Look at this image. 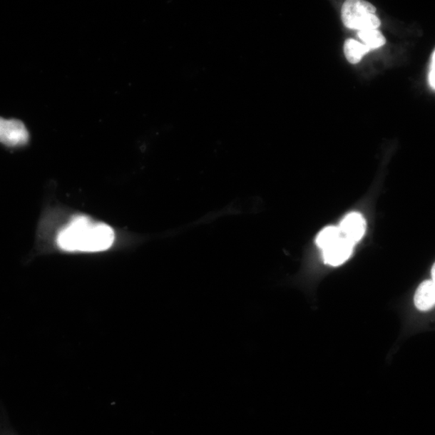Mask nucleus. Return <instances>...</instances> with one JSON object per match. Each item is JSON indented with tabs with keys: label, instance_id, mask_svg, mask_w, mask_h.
Here are the masks:
<instances>
[{
	"label": "nucleus",
	"instance_id": "f257e3e1",
	"mask_svg": "<svg viewBox=\"0 0 435 435\" xmlns=\"http://www.w3.org/2000/svg\"><path fill=\"white\" fill-rule=\"evenodd\" d=\"M115 240L114 230L86 215L74 216L58 235L57 245L67 252H97L108 250Z\"/></svg>",
	"mask_w": 435,
	"mask_h": 435
},
{
	"label": "nucleus",
	"instance_id": "f03ea898",
	"mask_svg": "<svg viewBox=\"0 0 435 435\" xmlns=\"http://www.w3.org/2000/svg\"><path fill=\"white\" fill-rule=\"evenodd\" d=\"M376 8L362 0L346 1L342 8V20L348 29L359 31L377 29L381 21L375 15Z\"/></svg>",
	"mask_w": 435,
	"mask_h": 435
},
{
	"label": "nucleus",
	"instance_id": "7ed1b4c3",
	"mask_svg": "<svg viewBox=\"0 0 435 435\" xmlns=\"http://www.w3.org/2000/svg\"><path fill=\"white\" fill-rule=\"evenodd\" d=\"M29 134L24 124L18 120L0 121V140L10 147L26 145Z\"/></svg>",
	"mask_w": 435,
	"mask_h": 435
},
{
	"label": "nucleus",
	"instance_id": "20e7f679",
	"mask_svg": "<svg viewBox=\"0 0 435 435\" xmlns=\"http://www.w3.org/2000/svg\"><path fill=\"white\" fill-rule=\"evenodd\" d=\"M354 243L343 235L338 240L322 250L323 259L325 263L332 266L344 264L351 257Z\"/></svg>",
	"mask_w": 435,
	"mask_h": 435
},
{
	"label": "nucleus",
	"instance_id": "39448f33",
	"mask_svg": "<svg viewBox=\"0 0 435 435\" xmlns=\"http://www.w3.org/2000/svg\"><path fill=\"white\" fill-rule=\"evenodd\" d=\"M339 228L346 238L356 244L364 235L366 222L362 214L352 213L344 218Z\"/></svg>",
	"mask_w": 435,
	"mask_h": 435
},
{
	"label": "nucleus",
	"instance_id": "423d86ee",
	"mask_svg": "<svg viewBox=\"0 0 435 435\" xmlns=\"http://www.w3.org/2000/svg\"><path fill=\"white\" fill-rule=\"evenodd\" d=\"M414 304L421 312H427L435 307V283L432 280L421 283L415 292Z\"/></svg>",
	"mask_w": 435,
	"mask_h": 435
},
{
	"label": "nucleus",
	"instance_id": "0eeeda50",
	"mask_svg": "<svg viewBox=\"0 0 435 435\" xmlns=\"http://www.w3.org/2000/svg\"><path fill=\"white\" fill-rule=\"evenodd\" d=\"M370 48L357 41L349 39L345 42L344 53L348 61L357 64L362 61L364 54L369 53Z\"/></svg>",
	"mask_w": 435,
	"mask_h": 435
},
{
	"label": "nucleus",
	"instance_id": "6e6552de",
	"mask_svg": "<svg viewBox=\"0 0 435 435\" xmlns=\"http://www.w3.org/2000/svg\"><path fill=\"white\" fill-rule=\"evenodd\" d=\"M358 36L364 45L370 48H380L387 42L380 31L377 29L359 31Z\"/></svg>",
	"mask_w": 435,
	"mask_h": 435
},
{
	"label": "nucleus",
	"instance_id": "1a4fd4ad",
	"mask_svg": "<svg viewBox=\"0 0 435 435\" xmlns=\"http://www.w3.org/2000/svg\"><path fill=\"white\" fill-rule=\"evenodd\" d=\"M343 235L339 227H328L322 230L317 236L316 244L322 250L332 242L338 240Z\"/></svg>",
	"mask_w": 435,
	"mask_h": 435
},
{
	"label": "nucleus",
	"instance_id": "9d476101",
	"mask_svg": "<svg viewBox=\"0 0 435 435\" xmlns=\"http://www.w3.org/2000/svg\"><path fill=\"white\" fill-rule=\"evenodd\" d=\"M429 81H430L431 86L435 90V66L431 67V71L430 76H429Z\"/></svg>",
	"mask_w": 435,
	"mask_h": 435
},
{
	"label": "nucleus",
	"instance_id": "9b49d317",
	"mask_svg": "<svg viewBox=\"0 0 435 435\" xmlns=\"http://www.w3.org/2000/svg\"><path fill=\"white\" fill-rule=\"evenodd\" d=\"M432 281L435 283V263L434 264L431 270Z\"/></svg>",
	"mask_w": 435,
	"mask_h": 435
},
{
	"label": "nucleus",
	"instance_id": "f8f14e48",
	"mask_svg": "<svg viewBox=\"0 0 435 435\" xmlns=\"http://www.w3.org/2000/svg\"><path fill=\"white\" fill-rule=\"evenodd\" d=\"M432 66H435V51L434 53L433 58H432Z\"/></svg>",
	"mask_w": 435,
	"mask_h": 435
}]
</instances>
